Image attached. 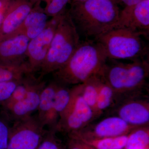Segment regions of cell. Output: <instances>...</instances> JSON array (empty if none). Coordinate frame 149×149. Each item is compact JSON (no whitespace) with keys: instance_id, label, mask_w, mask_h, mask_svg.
I'll use <instances>...</instances> for the list:
<instances>
[{"instance_id":"f546056e","label":"cell","mask_w":149,"mask_h":149,"mask_svg":"<svg viewBox=\"0 0 149 149\" xmlns=\"http://www.w3.org/2000/svg\"><path fill=\"white\" fill-rule=\"evenodd\" d=\"M9 0H0V26L2 22L3 14Z\"/></svg>"},{"instance_id":"83f0119b","label":"cell","mask_w":149,"mask_h":149,"mask_svg":"<svg viewBox=\"0 0 149 149\" xmlns=\"http://www.w3.org/2000/svg\"><path fill=\"white\" fill-rule=\"evenodd\" d=\"M70 137V140L68 143L69 149H94L93 147L85 143L79 139Z\"/></svg>"},{"instance_id":"7c38bea8","label":"cell","mask_w":149,"mask_h":149,"mask_svg":"<svg viewBox=\"0 0 149 149\" xmlns=\"http://www.w3.org/2000/svg\"><path fill=\"white\" fill-rule=\"evenodd\" d=\"M45 86V83L40 81L24 98L4 110L8 117L15 121L31 116L38 109L40 94Z\"/></svg>"},{"instance_id":"52a82bcc","label":"cell","mask_w":149,"mask_h":149,"mask_svg":"<svg viewBox=\"0 0 149 149\" xmlns=\"http://www.w3.org/2000/svg\"><path fill=\"white\" fill-rule=\"evenodd\" d=\"M45 127L32 116L15 121L7 149H37L47 132Z\"/></svg>"},{"instance_id":"d6986e66","label":"cell","mask_w":149,"mask_h":149,"mask_svg":"<svg viewBox=\"0 0 149 149\" xmlns=\"http://www.w3.org/2000/svg\"><path fill=\"white\" fill-rule=\"evenodd\" d=\"M40 82V80L32 77L30 74L26 75L19 81L9 98L1 105L4 110L24 98L27 93Z\"/></svg>"},{"instance_id":"2e32d148","label":"cell","mask_w":149,"mask_h":149,"mask_svg":"<svg viewBox=\"0 0 149 149\" xmlns=\"http://www.w3.org/2000/svg\"><path fill=\"white\" fill-rule=\"evenodd\" d=\"M70 95V90L64 86L58 85L52 108L46 119L45 126L55 130L61 115L69 103Z\"/></svg>"},{"instance_id":"4316f807","label":"cell","mask_w":149,"mask_h":149,"mask_svg":"<svg viewBox=\"0 0 149 149\" xmlns=\"http://www.w3.org/2000/svg\"><path fill=\"white\" fill-rule=\"evenodd\" d=\"M10 127L7 120L0 117V149H7Z\"/></svg>"},{"instance_id":"30bf717a","label":"cell","mask_w":149,"mask_h":149,"mask_svg":"<svg viewBox=\"0 0 149 149\" xmlns=\"http://www.w3.org/2000/svg\"><path fill=\"white\" fill-rule=\"evenodd\" d=\"M40 0H9L0 26V39L16 31Z\"/></svg>"},{"instance_id":"5b68a950","label":"cell","mask_w":149,"mask_h":149,"mask_svg":"<svg viewBox=\"0 0 149 149\" xmlns=\"http://www.w3.org/2000/svg\"><path fill=\"white\" fill-rule=\"evenodd\" d=\"M130 63L114 62L104 65L100 75L114 93H127L139 90L146 84L149 75V63L146 59Z\"/></svg>"},{"instance_id":"ba28073f","label":"cell","mask_w":149,"mask_h":149,"mask_svg":"<svg viewBox=\"0 0 149 149\" xmlns=\"http://www.w3.org/2000/svg\"><path fill=\"white\" fill-rule=\"evenodd\" d=\"M53 17L48 22L44 30L29 41L26 52L28 63L31 72L40 70L49 49L56 29L64 11Z\"/></svg>"},{"instance_id":"ffe728a7","label":"cell","mask_w":149,"mask_h":149,"mask_svg":"<svg viewBox=\"0 0 149 149\" xmlns=\"http://www.w3.org/2000/svg\"><path fill=\"white\" fill-rule=\"evenodd\" d=\"M70 136L79 139L94 149H123L125 148L128 139L127 135L95 139H84L72 135Z\"/></svg>"},{"instance_id":"8992f818","label":"cell","mask_w":149,"mask_h":149,"mask_svg":"<svg viewBox=\"0 0 149 149\" xmlns=\"http://www.w3.org/2000/svg\"><path fill=\"white\" fill-rule=\"evenodd\" d=\"M81 84L70 89L71 95L67 106L61 115L55 130L70 133L79 131L91 121L94 111L81 93Z\"/></svg>"},{"instance_id":"cb8c5ba5","label":"cell","mask_w":149,"mask_h":149,"mask_svg":"<svg viewBox=\"0 0 149 149\" xmlns=\"http://www.w3.org/2000/svg\"><path fill=\"white\" fill-rule=\"evenodd\" d=\"M41 1V0H40ZM47 2L45 11L48 16H55L65 10L70 0H46Z\"/></svg>"},{"instance_id":"44dd1931","label":"cell","mask_w":149,"mask_h":149,"mask_svg":"<svg viewBox=\"0 0 149 149\" xmlns=\"http://www.w3.org/2000/svg\"><path fill=\"white\" fill-rule=\"evenodd\" d=\"M101 80V77L99 74L91 77L85 83L81 84L82 96L85 102L93 109L94 113Z\"/></svg>"},{"instance_id":"5bb4252c","label":"cell","mask_w":149,"mask_h":149,"mask_svg":"<svg viewBox=\"0 0 149 149\" xmlns=\"http://www.w3.org/2000/svg\"><path fill=\"white\" fill-rule=\"evenodd\" d=\"M119 117L136 127L147 125L149 121V104L141 100L130 101L123 104L118 111Z\"/></svg>"},{"instance_id":"277c9868","label":"cell","mask_w":149,"mask_h":149,"mask_svg":"<svg viewBox=\"0 0 149 149\" xmlns=\"http://www.w3.org/2000/svg\"><path fill=\"white\" fill-rule=\"evenodd\" d=\"M140 33L125 28H115L95 40L103 47L108 59L131 61L145 59L149 48Z\"/></svg>"},{"instance_id":"ac0fdd59","label":"cell","mask_w":149,"mask_h":149,"mask_svg":"<svg viewBox=\"0 0 149 149\" xmlns=\"http://www.w3.org/2000/svg\"><path fill=\"white\" fill-rule=\"evenodd\" d=\"M31 73L27 63L19 64L0 63V83L19 81Z\"/></svg>"},{"instance_id":"3957f363","label":"cell","mask_w":149,"mask_h":149,"mask_svg":"<svg viewBox=\"0 0 149 149\" xmlns=\"http://www.w3.org/2000/svg\"><path fill=\"white\" fill-rule=\"evenodd\" d=\"M81 42L80 35L70 15L65 10L56 29L45 61L41 76L54 72L65 64Z\"/></svg>"},{"instance_id":"9c48e42d","label":"cell","mask_w":149,"mask_h":149,"mask_svg":"<svg viewBox=\"0 0 149 149\" xmlns=\"http://www.w3.org/2000/svg\"><path fill=\"white\" fill-rule=\"evenodd\" d=\"M125 28L148 39L149 35V0H142L120 11L114 28Z\"/></svg>"},{"instance_id":"e0dca14e","label":"cell","mask_w":149,"mask_h":149,"mask_svg":"<svg viewBox=\"0 0 149 149\" xmlns=\"http://www.w3.org/2000/svg\"><path fill=\"white\" fill-rule=\"evenodd\" d=\"M58 85L54 82L49 83L43 88L40 94L37 118L45 127L46 119L52 108Z\"/></svg>"},{"instance_id":"d4e9b609","label":"cell","mask_w":149,"mask_h":149,"mask_svg":"<svg viewBox=\"0 0 149 149\" xmlns=\"http://www.w3.org/2000/svg\"><path fill=\"white\" fill-rule=\"evenodd\" d=\"M54 130L47 131L37 149H63L56 139Z\"/></svg>"},{"instance_id":"8fae6325","label":"cell","mask_w":149,"mask_h":149,"mask_svg":"<svg viewBox=\"0 0 149 149\" xmlns=\"http://www.w3.org/2000/svg\"><path fill=\"white\" fill-rule=\"evenodd\" d=\"M29 41L24 31L20 29L0 39V63L19 64L24 62Z\"/></svg>"},{"instance_id":"484cf974","label":"cell","mask_w":149,"mask_h":149,"mask_svg":"<svg viewBox=\"0 0 149 149\" xmlns=\"http://www.w3.org/2000/svg\"><path fill=\"white\" fill-rule=\"evenodd\" d=\"M20 80L0 83V104H2L9 98Z\"/></svg>"},{"instance_id":"9a60e30c","label":"cell","mask_w":149,"mask_h":149,"mask_svg":"<svg viewBox=\"0 0 149 149\" xmlns=\"http://www.w3.org/2000/svg\"><path fill=\"white\" fill-rule=\"evenodd\" d=\"M40 3L35 6L19 28L24 31L30 40L42 32L48 22V15L40 6Z\"/></svg>"},{"instance_id":"7402d4cb","label":"cell","mask_w":149,"mask_h":149,"mask_svg":"<svg viewBox=\"0 0 149 149\" xmlns=\"http://www.w3.org/2000/svg\"><path fill=\"white\" fill-rule=\"evenodd\" d=\"M135 128L128 136L125 149H147L149 143V128Z\"/></svg>"},{"instance_id":"f1b7e54d","label":"cell","mask_w":149,"mask_h":149,"mask_svg":"<svg viewBox=\"0 0 149 149\" xmlns=\"http://www.w3.org/2000/svg\"><path fill=\"white\" fill-rule=\"evenodd\" d=\"M118 5H122L123 7L130 6L138 3L142 0H113Z\"/></svg>"},{"instance_id":"7a4b0ae2","label":"cell","mask_w":149,"mask_h":149,"mask_svg":"<svg viewBox=\"0 0 149 149\" xmlns=\"http://www.w3.org/2000/svg\"><path fill=\"white\" fill-rule=\"evenodd\" d=\"M107 60L101 45L88 40L80 42L65 64L54 72V76L63 85L82 84L100 74Z\"/></svg>"},{"instance_id":"6da1fadb","label":"cell","mask_w":149,"mask_h":149,"mask_svg":"<svg viewBox=\"0 0 149 149\" xmlns=\"http://www.w3.org/2000/svg\"><path fill=\"white\" fill-rule=\"evenodd\" d=\"M120 11L113 0H86L72 2L68 13L79 34L95 40L114 28Z\"/></svg>"},{"instance_id":"4fadbf2b","label":"cell","mask_w":149,"mask_h":149,"mask_svg":"<svg viewBox=\"0 0 149 149\" xmlns=\"http://www.w3.org/2000/svg\"><path fill=\"white\" fill-rule=\"evenodd\" d=\"M138 127L129 125L119 116L107 118L100 121L94 127L89 138L84 139H101L117 137L125 135Z\"/></svg>"},{"instance_id":"4dcf8cb0","label":"cell","mask_w":149,"mask_h":149,"mask_svg":"<svg viewBox=\"0 0 149 149\" xmlns=\"http://www.w3.org/2000/svg\"><path fill=\"white\" fill-rule=\"evenodd\" d=\"M86 1V0H72V2H80L83 1Z\"/></svg>"},{"instance_id":"603a6c76","label":"cell","mask_w":149,"mask_h":149,"mask_svg":"<svg viewBox=\"0 0 149 149\" xmlns=\"http://www.w3.org/2000/svg\"><path fill=\"white\" fill-rule=\"evenodd\" d=\"M101 79L95 111V113L97 114L107 109L111 105L114 94L112 89L102 77Z\"/></svg>"}]
</instances>
